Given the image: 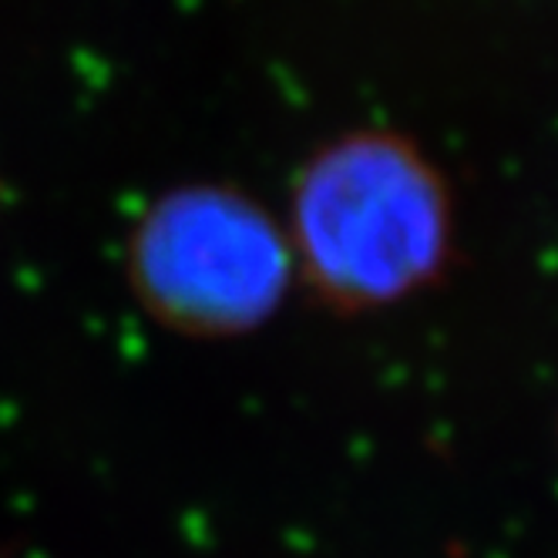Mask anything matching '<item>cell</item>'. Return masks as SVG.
I'll use <instances>...</instances> for the list:
<instances>
[{
	"label": "cell",
	"instance_id": "cell-1",
	"mask_svg": "<svg viewBox=\"0 0 558 558\" xmlns=\"http://www.w3.org/2000/svg\"><path fill=\"white\" fill-rule=\"evenodd\" d=\"M290 250L306 287L337 310H374L434 283L451 256V198L401 135L356 132L303 166Z\"/></svg>",
	"mask_w": 558,
	"mask_h": 558
},
{
	"label": "cell",
	"instance_id": "cell-2",
	"mask_svg": "<svg viewBox=\"0 0 558 558\" xmlns=\"http://www.w3.org/2000/svg\"><path fill=\"white\" fill-rule=\"evenodd\" d=\"M293 266L287 229L229 185L166 192L129 243V276L142 306L192 337H235L269 320Z\"/></svg>",
	"mask_w": 558,
	"mask_h": 558
}]
</instances>
